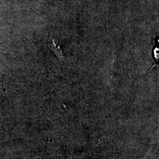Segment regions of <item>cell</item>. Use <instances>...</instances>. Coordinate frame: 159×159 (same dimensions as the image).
Instances as JSON below:
<instances>
[{
  "instance_id": "cell-1",
  "label": "cell",
  "mask_w": 159,
  "mask_h": 159,
  "mask_svg": "<svg viewBox=\"0 0 159 159\" xmlns=\"http://www.w3.org/2000/svg\"><path fill=\"white\" fill-rule=\"evenodd\" d=\"M53 43H54L55 46H54V47H52H52H51L52 50L53 52H55V54L60 59H63V56L62 50H61V49H60L59 47H57V46L55 45V41H53Z\"/></svg>"
}]
</instances>
